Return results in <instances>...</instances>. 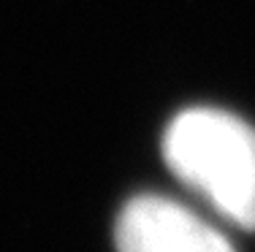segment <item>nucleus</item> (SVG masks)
Here are the masks:
<instances>
[{
    "mask_svg": "<svg viewBox=\"0 0 255 252\" xmlns=\"http://www.w3.org/2000/svg\"><path fill=\"white\" fill-rule=\"evenodd\" d=\"M117 252H234L217 228L187 206L160 195H138L114 225Z\"/></svg>",
    "mask_w": 255,
    "mask_h": 252,
    "instance_id": "f03ea898",
    "label": "nucleus"
},
{
    "mask_svg": "<svg viewBox=\"0 0 255 252\" xmlns=\"http://www.w3.org/2000/svg\"><path fill=\"white\" fill-rule=\"evenodd\" d=\"M174 176L212 203L228 223L255 231V130L220 109H187L163 133Z\"/></svg>",
    "mask_w": 255,
    "mask_h": 252,
    "instance_id": "f257e3e1",
    "label": "nucleus"
}]
</instances>
